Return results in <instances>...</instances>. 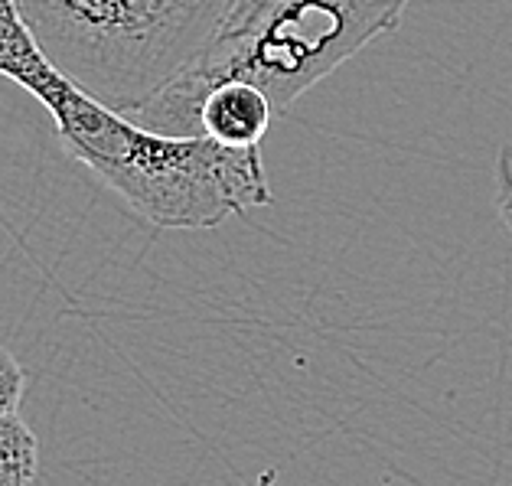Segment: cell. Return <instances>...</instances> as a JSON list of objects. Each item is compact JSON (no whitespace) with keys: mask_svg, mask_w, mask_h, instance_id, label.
Returning <instances> with one entry per match:
<instances>
[{"mask_svg":"<svg viewBox=\"0 0 512 486\" xmlns=\"http://www.w3.org/2000/svg\"><path fill=\"white\" fill-rule=\"evenodd\" d=\"M411 0H235L216 40L180 79L128 115L147 131L199 137L196 108L219 82H252L274 115L398 30Z\"/></svg>","mask_w":512,"mask_h":486,"instance_id":"cell-1","label":"cell"},{"mask_svg":"<svg viewBox=\"0 0 512 486\" xmlns=\"http://www.w3.org/2000/svg\"><path fill=\"white\" fill-rule=\"evenodd\" d=\"M17 7L62 76L128 118L206 53L235 0H17Z\"/></svg>","mask_w":512,"mask_h":486,"instance_id":"cell-2","label":"cell"},{"mask_svg":"<svg viewBox=\"0 0 512 486\" xmlns=\"http://www.w3.org/2000/svg\"><path fill=\"white\" fill-rule=\"evenodd\" d=\"M274 108L268 95L252 82H219L203 95L196 108V134L226 147H261L271 131Z\"/></svg>","mask_w":512,"mask_h":486,"instance_id":"cell-3","label":"cell"},{"mask_svg":"<svg viewBox=\"0 0 512 486\" xmlns=\"http://www.w3.org/2000/svg\"><path fill=\"white\" fill-rule=\"evenodd\" d=\"M40 473V441L17 411L0 415V486H30Z\"/></svg>","mask_w":512,"mask_h":486,"instance_id":"cell-4","label":"cell"},{"mask_svg":"<svg viewBox=\"0 0 512 486\" xmlns=\"http://www.w3.org/2000/svg\"><path fill=\"white\" fill-rule=\"evenodd\" d=\"M23 392H27V376H23L17 356L0 346V415L17 411L23 402Z\"/></svg>","mask_w":512,"mask_h":486,"instance_id":"cell-5","label":"cell"},{"mask_svg":"<svg viewBox=\"0 0 512 486\" xmlns=\"http://www.w3.org/2000/svg\"><path fill=\"white\" fill-rule=\"evenodd\" d=\"M496 216L503 229L512 235V147H499L496 157Z\"/></svg>","mask_w":512,"mask_h":486,"instance_id":"cell-6","label":"cell"}]
</instances>
